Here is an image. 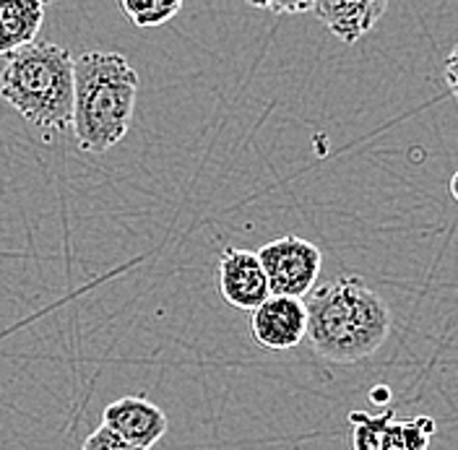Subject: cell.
Here are the masks:
<instances>
[{"label":"cell","instance_id":"1","mask_svg":"<svg viewBox=\"0 0 458 450\" xmlns=\"http://www.w3.org/2000/svg\"><path fill=\"white\" fill-rule=\"evenodd\" d=\"M305 338L323 360L352 365L375 354L391 336L394 315L386 300L360 276L320 284L302 300Z\"/></svg>","mask_w":458,"mask_h":450},{"label":"cell","instance_id":"2","mask_svg":"<svg viewBox=\"0 0 458 450\" xmlns=\"http://www.w3.org/2000/svg\"><path fill=\"white\" fill-rule=\"evenodd\" d=\"M139 97V73L117 53H86L73 60L71 131L89 154H105L125 139Z\"/></svg>","mask_w":458,"mask_h":450},{"label":"cell","instance_id":"3","mask_svg":"<svg viewBox=\"0 0 458 450\" xmlns=\"http://www.w3.org/2000/svg\"><path fill=\"white\" fill-rule=\"evenodd\" d=\"M0 97L37 128L63 133L73 110V57L53 42L11 53L0 73Z\"/></svg>","mask_w":458,"mask_h":450},{"label":"cell","instance_id":"4","mask_svg":"<svg viewBox=\"0 0 458 450\" xmlns=\"http://www.w3.org/2000/svg\"><path fill=\"white\" fill-rule=\"evenodd\" d=\"M256 255L271 294L305 300L315 289L323 255L313 242L286 234V237L266 242Z\"/></svg>","mask_w":458,"mask_h":450},{"label":"cell","instance_id":"5","mask_svg":"<svg viewBox=\"0 0 458 450\" xmlns=\"http://www.w3.org/2000/svg\"><path fill=\"white\" fill-rule=\"evenodd\" d=\"M308 328V315L302 300L268 294L253 312H250V336L263 349L286 352L294 349Z\"/></svg>","mask_w":458,"mask_h":450},{"label":"cell","instance_id":"6","mask_svg":"<svg viewBox=\"0 0 458 450\" xmlns=\"http://www.w3.org/2000/svg\"><path fill=\"white\" fill-rule=\"evenodd\" d=\"M102 427L110 429L113 435H117L120 440H125L128 446L148 450L165 437V432L170 427V420L148 398H143V395H123V398H117V401H113L105 409Z\"/></svg>","mask_w":458,"mask_h":450},{"label":"cell","instance_id":"7","mask_svg":"<svg viewBox=\"0 0 458 450\" xmlns=\"http://www.w3.org/2000/svg\"><path fill=\"white\" fill-rule=\"evenodd\" d=\"M219 292L232 308L253 312L271 294L253 250L227 248L219 258Z\"/></svg>","mask_w":458,"mask_h":450},{"label":"cell","instance_id":"8","mask_svg":"<svg viewBox=\"0 0 458 450\" xmlns=\"http://www.w3.org/2000/svg\"><path fill=\"white\" fill-rule=\"evenodd\" d=\"M388 11L386 0H357V3H313V13L326 24V29L346 45L360 42L370 31L380 16Z\"/></svg>","mask_w":458,"mask_h":450},{"label":"cell","instance_id":"9","mask_svg":"<svg viewBox=\"0 0 458 450\" xmlns=\"http://www.w3.org/2000/svg\"><path fill=\"white\" fill-rule=\"evenodd\" d=\"M45 21V5L37 0H3L0 3V31L8 55L31 45Z\"/></svg>","mask_w":458,"mask_h":450},{"label":"cell","instance_id":"10","mask_svg":"<svg viewBox=\"0 0 458 450\" xmlns=\"http://www.w3.org/2000/svg\"><path fill=\"white\" fill-rule=\"evenodd\" d=\"M117 5L139 29L162 27L182 11L180 0H120Z\"/></svg>","mask_w":458,"mask_h":450},{"label":"cell","instance_id":"11","mask_svg":"<svg viewBox=\"0 0 458 450\" xmlns=\"http://www.w3.org/2000/svg\"><path fill=\"white\" fill-rule=\"evenodd\" d=\"M81 450H141V448H136V446H128L125 440H120V437H117V435H113L110 429L99 427V429H94V432L86 437Z\"/></svg>","mask_w":458,"mask_h":450},{"label":"cell","instance_id":"12","mask_svg":"<svg viewBox=\"0 0 458 450\" xmlns=\"http://www.w3.org/2000/svg\"><path fill=\"white\" fill-rule=\"evenodd\" d=\"M253 8L289 16V13H308V11H313V3H276V0H271V3H256L253 0Z\"/></svg>","mask_w":458,"mask_h":450},{"label":"cell","instance_id":"13","mask_svg":"<svg viewBox=\"0 0 458 450\" xmlns=\"http://www.w3.org/2000/svg\"><path fill=\"white\" fill-rule=\"evenodd\" d=\"M370 398L372 401H386V398H388V391H386V388H377V391H372Z\"/></svg>","mask_w":458,"mask_h":450},{"label":"cell","instance_id":"14","mask_svg":"<svg viewBox=\"0 0 458 450\" xmlns=\"http://www.w3.org/2000/svg\"><path fill=\"white\" fill-rule=\"evenodd\" d=\"M0 55H8V50H5V42H3V31H0Z\"/></svg>","mask_w":458,"mask_h":450}]
</instances>
